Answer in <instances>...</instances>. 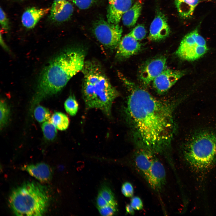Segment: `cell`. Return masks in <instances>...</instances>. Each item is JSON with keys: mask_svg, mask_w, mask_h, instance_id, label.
<instances>
[{"mask_svg": "<svg viewBox=\"0 0 216 216\" xmlns=\"http://www.w3.org/2000/svg\"><path fill=\"white\" fill-rule=\"evenodd\" d=\"M129 91L126 111L139 148L155 154L169 147L176 130L174 112L176 103L157 99L123 77Z\"/></svg>", "mask_w": 216, "mask_h": 216, "instance_id": "6da1fadb", "label": "cell"}, {"mask_svg": "<svg viewBox=\"0 0 216 216\" xmlns=\"http://www.w3.org/2000/svg\"><path fill=\"white\" fill-rule=\"evenodd\" d=\"M85 53L80 49L67 50L52 60L41 71L32 100L34 106L60 91L69 80L82 71Z\"/></svg>", "mask_w": 216, "mask_h": 216, "instance_id": "7a4b0ae2", "label": "cell"}, {"mask_svg": "<svg viewBox=\"0 0 216 216\" xmlns=\"http://www.w3.org/2000/svg\"><path fill=\"white\" fill-rule=\"evenodd\" d=\"M82 72V95L86 106L99 109L110 115L113 102L119 95L118 92L96 61H85Z\"/></svg>", "mask_w": 216, "mask_h": 216, "instance_id": "3957f363", "label": "cell"}, {"mask_svg": "<svg viewBox=\"0 0 216 216\" xmlns=\"http://www.w3.org/2000/svg\"><path fill=\"white\" fill-rule=\"evenodd\" d=\"M50 200L46 187L37 182L29 181L12 190L8 202L16 215L41 216L47 211Z\"/></svg>", "mask_w": 216, "mask_h": 216, "instance_id": "277c9868", "label": "cell"}, {"mask_svg": "<svg viewBox=\"0 0 216 216\" xmlns=\"http://www.w3.org/2000/svg\"><path fill=\"white\" fill-rule=\"evenodd\" d=\"M184 158L199 171L207 170L216 163V132L202 130L195 133L184 146Z\"/></svg>", "mask_w": 216, "mask_h": 216, "instance_id": "5b68a950", "label": "cell"}, {"mask_svg": "<svg viewBox=\"0 0 216 216\" xmlns=\"http://www.w3.org/2000/svg\"><path fill=\"white\" fill-rule=\"evenodd\" d=\"M207 50L205 40L196 29L184 37L176 54L182 59L193 61L202 56Z\"/></svg>", "mask_w": 216, "mask_h": 216, "instance_id": "8992f818", "label": "cell"}, {"mask_svg": "<svg viewBox=\"0 0 216 216\" xmlns=\"http://www.w3.org/2000/svg\"><path fill=\"white\" fill-rule=\"evenodd\" d=\"M92 31L99 42L110 50L117 48L123 32L118 24L111 23L101 19L94 22Z\"/></svg>", "mask_w": 216, "mask_h": 216, "instance_id": "52a82bcc", "label": "cell"}, {"mask_svg": "<svg viewBox=\"0 0 216 216\" xmlns=\"http://www.w3.org/2000/svg\"><path fill=\"white\" fill-rule=\"evenodd\" d=\"M166 58L164 56L153 59L146 63L141 69L140 78L142 83L148 86L166 68Z\"/></svg>", "mask_w": 216, "mask_h": 216, "instance_id": "ba28073f", "label": "cell"}, {"mask_svg": "<svg viewBox=\"0 0 216 216\" xmlns=\"http://www.w3.org/2000/svg\"><path fill=\"white\" fill-rule=\"evenodd\" d=\"M185 74L183 71L166 68L152 82L153 86L158 94L168 91Z\"/></svg>", "mask_w": 216, "mask_h": 216, "instance_id": "9c48e42d", "label": "cell"}, {"mask_svg": "<svg viewBox=\"0 0 216 216\" xmlns=\"http://www.w3.org/2000/svg\"><path fill=\"white\" fill-rule=\"evenodd\" d=\"M145 178L151 188L157 192L161 191L165 185L166 181L165 170L156 157Z\"/></svg>", "mask_w": 216, "mask_h": 216, "instance_id": "30bf717a", "label": "cell"}, {"mask_svg": "<svg viewBox=\"0 0 216 216\" xmlns=\"http://www.w3.org/2000/svg\"><path fill=\"white\" fill-rule=\"evenodd\" d=\"M170 32V28L166 17L163 13H158L150 26L149 39L153 41L160 40L166 38Z\"/></svg>", "mask_w": 216, "mask_h": 216, "instance_id": "8fae6325", "label": "cell"}, {"mask_svg": "<svg viewBox=\"0 0 216 216\" xmlns=\"http://www.w3.org/2000/svg\"><path fill=\"white\" fill-rule=\"evenodd\" d=\"M133 1L108 0L106 14L107 21L112 24H118L123 14L132 6Z\"/></svg>", "mask_w": 216, "mask_h": 216, "instance_id": "7c38bea8", "label": "cell"}, {"mask_svg": "<svg viewBox=\"0 0 216 216\" xmlns=\"http://www.w3.org/2000/svg\"><path fill=\"white\" fill-rule=\"evenodd\" d=\"M74 10L73 6L69 1H54L50 9V17L54 22H63L70 18Z\"/></svg>", "mask_w": 216, "mask_h": 216, "instance_id": "4fadbf2b", "label": "cell"}, {"mask_svg": "<svg viewBox=\"0 0 216 216\" xmlns=\"http://www.w3.org/2000/svg\"><path fill=\"white\" fill-rule=\"evenodd\" d=\"M141 44L129 33L121 38L117 48L116 57L119 59L127 58L137 53Z\"/></svg>", "mask_w": 216, "mask_h": 216, "instance_id": "5bb4252c", "label": "cell"}, {"mask_svg": "<svg viewBox=\"0 0 216 216\" xmlns=\"http://www.w3.org/2000/svg\"><path fill=\"white\" fill-rule=\"evenodd\" d=\"M155 154L152 151L142 148H139L135 153L133 158L135 166L144 178L156 157Z\"/></svg>", "mask_w": 216, "mask_h": 216, "instance_id": "9a60e30c", "label": "cell"}, {"mask_svg": "<svg viewBox=\"0 0 216 216\" xmlns=\"http://www.w3.org/2000/svg\"><path fill=\"white\" fill-rule=\"evenodd\" d=\"M22 168L41 182H48L52 178L51 169L47 164L44 163L24 165Z\"/></svg>", "mask_w": 216, "mask_h": 216, "instance_id": "2e32d148", "label": "cell"}, {"mask_svg": "<svg viewBox=\"0 0 216 216\" xmlns=\"http://www.w3.org/2000/svg\"><path fill=\"white\" fill-rule=\"evenodd\" d=\"M50 9V8H39L34 7L27 8L22 16V25L27 28H34L41 18L47 14Z\"/></svg>", "mask_w": 216, "mask_h": 216, "instance_id": "e0dca14e", "label": "cell"}, {"mask_svg": "<svg viewBox=\"0 0 216 216\" xmlns=\"http://www.w3.org/2000/svg\"><path fill=\"white\" fill-rule=\"evenodd\" d=\"M142 9V3L136 1L123 15L121 19L123 25L128 27L135 25L139 17Z\"/></svg>", "mask_w": 216, "mask_h": 216, "instance_id": "ac0fdd59", "label": "cell"}, {"mask_svg": "<svg viewBox=\"0 0 216 216\" xmlns=\"http://www.w3.org/2000/svg\"><path fill=\"white\" fill-rule=\"evenodd\" d=\"M200 0H175V5L180 16L187 18L192 16Z\"/></svg>", "mask_w": 216, "mask_h": 216, "instance_id": "d6986e66", "label": "cell"}, {"mask_svg": "<svg viewBox=\"0 0 216 216\" xmlns=\"http://www.w3.org/2000/svg\"><path fill=\"white\" fill-rule=\"evenodd\" d=\"M50 120L57 129L61 130L66 129L69 125L68 117L65 114L61 112L54 113Z\"/></svg>", "mask_w": 216, "mask_h": 216, "instance_id": "ffe728a7", "label": "cell"}, {"mask_svg": "<svg viewBox=\"0 0 216 216\" xmlns=\"http://www.w3.org/2000/svg\"><path fill=\"white\" fill-rule=\"evenodd\" d=\"M41 128L46 139L52 140L55 138L57 134V128L50 120L43 123Z\"/></svg>", "mask_w": 216, "mask_h": 216, "instance_id": "44dd1931", "label": "cell"}, {"mask_svg": "<svg viewBox=\"0 0 216 216\" xmlns=\"http://www.w3.org/2000/svg\"><path fill=\"white\" fill-rule=\"evenodd\" d=\"M35 119L39 122H44L50 119V113L46 108L40 105L36 107L34 110Z\"/></svg>", "mask_w": 216, "mask_h": 216, "instance_id": "7402d4cb", "label": "cell"}, {"mask_svg": "<svg viewBox=\"0 0 216 216\" xmlns=\"http://www.w3.org/2000/svg\"><path fill=\"white\" fill-rule=\"evenodd\" d=\"M0 125L1 128L7 125L9 118L10 110L6 102L3 100L0 101Z\"/></svg>", "mask_w": 216, "mask_h": 216, "instance_id": "603a6c76", "label": "cell"}, {"mask_svg": "<svg viewBox=\"0 0 216 216\" xmlns=\"http://www.w3.org/2000/svg\"><path fill=\"white\" fill-rule=\"evenodd\" d=\"M64 107L68 114L70 116H74L76 115L78 111V104L74 97L71 96L65 101Z\"/></svg>", "mask_w": 216, "mask_h": 216, "instance_id": "cb8c5ba5", "label": "cell"}, {"mask_svg": "<svg viewBox=\"0 0 216 216\" xmlns=\"http://www.w3.org/2000/svg\"><path fill=\"white\" fill-rule=\"evenodd\" d=\"M100 195L108 203L117 206L114 195L110 188L106 185L101 187L99 192Z\"/></svg>", "mask_w": 216, "mask_h": 216, "instance_id": "d4e9b609", "label": "cell"}, {"mask_svg": "<svg viewBox=\"0 0 216 216\" xmlns=\"http://www.w3.org/2000/svg\"><path fill=\"white\" fill-rule=\"evenodd\" d=\"M129 34L137 40H140L145 37L146 31L144 26L139 25L134 28Z\"/></svg>", "mask_w": 216, "mask_h": 216, "instance_id": "484cf974", "label": "cell"}, {"mask_svg": "<svg viewBox=\"0 0 216 216\" xmlns=\"http://www.w3.org/2000/svg\"><path fill=\"white\" fill-rule=\"evenodd\" d=\"M100 214L103 216H111L117 211V206L109 204L104 207L98 208Z\"/></svg>", "mask_w": 216, "mask_h": 216, "instance_id": "4316f807", "label": "cell"}, {"mask_svg": "<svg viewBox=\"0 0 216 216\" xmlns=\"http://www.w3.org/2000/svg\"><path fill=\"white\" fill-rule=\"evenodd\" d=\"M98 0H72L79 8L82 10L87 9L95 3Z\"/></svg>", "mask_w": 216, "mask_h": 216, "instance_id": "83f0119b", "label": "cell"}, {"mask_svg": "<svg viewBox=\"0 0 216 216\" xmlns=\"http://www.w3.org/2000/svg\"><path fill=\"white\" fill-rule=\"evenodd\" d=\"M121 191L122 194L125 197H133L134 193V189L132 184L130 182L124 183L122 187Z\"/></svg>", "mask_w": 216, "mask_h": 216, "instance_id": "f1b7e54d", "label": "cell"}, {"mask_svg": "<svg viewBox=\"0 0 216 216\" xmlns=\"http://www.w3.org/2000/svg\"><path fill=\"white\" fill-rule=\"evenodd\" d=\"M130 205L135 210H140L143 207V204L141 199L139 197L135 196L132 198Z\"/></svg>", "mask_w": 216, "mask_h": 216, "instance_id": "f546056e", "label": "cell"}, {"mask_svg": "<svg viewBox=\"0 0 216 216\" xmlns=\"http://www.w3.org/2000/svg\"><path fill=\"white\" fill-rule=\"evenodd\" d=\"M0 22L3 29L5 30L9 29V26L8 19L5 13L1 7L0 8Z\"/></svg>", "mask_w": 216, "mask_h": 216, "instance_id": "4dcf8cb0", "label": "cell"}, {"mask_svg": "<svg viewBox=\"0 0 216 216\" xmlns=\"http://www.w3.org/2000/svg\"><path fill=\"white\" fill-rule=\"evenodd\" d=\"M97 206L98 208H102L109 204L99 194H98L96 198Z\"/></svg>", "mask_w": 216, "mask_h": 216, "instance_id": "1f68e13d", "label": "cell"}, {"mask_svg": "<svg viewBox=\"0 0 216 216\" xmlns=\"http://www.w3.org/2000/svg\"><path fill=\"white\" fill-rule=\"evenodd\" d=\"M126 211L127 214L133 215L134 214V210L130 204H127L125 207Z\"/></svg>", "mask_w": 216, "mask_h": 216, "instance_id": "d6a6232c", "label": "cell"}, {"mask_svg": "<svg viewBox=\"0 0 216 216\" xmlns=\"http://www.w3.org/2000/svg\"><path fill=\"white\" fill-rule=\"evenodd\" d=\"M54 1H57V0H68L69 1L70 0H54Z\"/></svg>", "mask_w": 216, "mask_h": 216, "instance_id": "836d02e7", "label": "cell"}]
</instances>
